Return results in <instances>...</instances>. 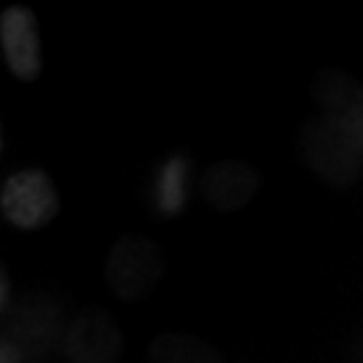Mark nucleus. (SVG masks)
I'll use <instances>...</instances> for the list:
<instances>
[{
    "mask_svg": "<svg viewBox=\"0 0 363 363\" xmlns=\"http://www.w3.org/2000/svg\"><path fill=\"white\" fill-rule=\"evenodd\" d=\"M162 277H164L162 250L145 237L118 240L105 264L108 286L124 301H140L151 296Z\"/></svg>",
    "mask_w": 363,
    "mask_h": 363,
    "instance_id": "nucleus-1",
    "label": "nucleus"
},
{
    "mask_svg": "<svg viewBox=\"0 0 363 363\" xmlns=\"http://www.w3.org/2000/svg\"><path fill=\"white\" fill-rule=\"evenodd\" d=\"M0 210H3V218L19 229H40L57 216L60 196L46 172L22 169L3 186Z\"/></svg>",
    "mask_w": 363,
    "mask_h": 363,
    "instance_id": "nucleus-2",
    "label": "nucleus"
},
{
    "mask_svg": "<svg viewBox=\"0 0 363 363\" xmlns=\"http://www.w3.org/2000/svg\"><path fill=\"white\" fill-rule=\"evenodd\" d=\"M358 145L337 121H315L304 135V151L315 169L334 186H347L358 175Z\"/></svg>",
    "mask_w": 363,
    "mask_h": 363,
    "instance_id": "nucleus-3",
    "label": "nucleus"
},
{
    "mask_svg": "<svg viewBox=\"0 0 363 363\" xmlns=\"http://www.w3.org/2000/svg\"><path fill=\"white\" fill-rule=\"evenodd\" d=\"M124 339L105 310H84L67 331V355L73 363H118Z\"/></svg>",
    "mask_w": 363,
    "mask_h": 363,
    "instance_id": "nucleus-4",
    "label": "nucleus"
},
{
    "mask_svg": "<svg viewBox=\"0 0 363 363\" xmlns=\"http://www.w3.org/2000/svg\"><path fill=\"white\" fill-rule=\"evenodd\" d=\"M0 43L6 65L19 81L40 76V35L35 13L22 6H9L0 16Z\"/></svg>",
    "mask_w": 363,
    "mask_h": 363,
    "instance_id": "nucleus-5",
    "label": "nucleus"
},
{
    "mask_svg": "<svg viewBox=\"0 0 363 363\" xmlns=\"http://www.w3.org/2000/svg\"><path fill=\"white\" fill-rule=\"evenodd\" d=\"M261 178L253 164L240 159H223L213 164L205 178V196L216 210H240L256 196Z\"/></svg>",
    "mask_w": 363,
    "mask_h": 363,
    "instance_id": "nucleus-6",
    "label": "nucleus"
},
{
    "mask_svg": "<svg viewBox=\"0 0 363 363\" xmlns=\"http://www.w3.org/2000/svg\"><path fill=\"white\" fill-rule=\"evenodd\" d=\"M151 361L154 363H223L218 352L202 339L189 334H167L151 345Z\"/></svg>",
    "mask_w": 363,
    "mask_h": 363,
    "instance_id": "nucleus-7",
    "label": "nucleus"
},
{
    "mask_svg": "<svg viewBox=\"0 0 363 363\" xmlns=\"http://www.w3.org/2000/svg\"><path fill=\"white\" fill-rule=\"evenodd\" d=\"M189 191V164L183 159H172L162 178H159V208L164 213H175L186 205Z\"/></svg>",
    "mask_w": 363,
    "mask_h": 363,
    "instance_id": "nucleus-8",
    "label": "nucleus"
}]
</instances>
